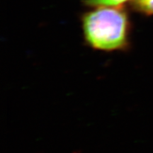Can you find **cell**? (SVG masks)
<instances>
[{"instance_id": "1", "label": "cell", "mask_w": 153, "mask_h": 153, "mask_svg": "<svg viewBox=\"0 0 153 153\" xmlns=\"http://www.w3.org/2000/svg\"><path fill=\"white\" fill-rule=\"evenodd\" d=\"M85 43L91 48L106 53L124 52L131 45V23L119 7H101L82 16Z\"/></svg>"}, {"instance_id": "2", "label": "cell", "mask_w": 153, "mask_h": 153, "mask_svg": "<svg viewBox=\"0 0 153 153\" xmlns=\"http://www.w3.org/2000/svg\"><path fill=\"white\" fill-rule=\"evenodd\" d=\"M135 10L147 15H153V0H131Z\"/></svg>"}, {"instance_id": "3", "label": "cell", "mask_w": 153, "mask_h": 153, "mask_svg": "<svg viewBox=\"0 0 153 153\" xmlns=\"http://www.w3.org/2000/svg\"><path fill=\"white\" fill-rule=\"evenodd\" d=\"M128 0H86L85 4L89 7H119Z\"/></svg>"}]
</instances>
